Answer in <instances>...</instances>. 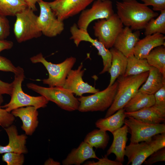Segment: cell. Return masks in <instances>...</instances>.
Wrapping results in <instances>:
<instances>
[{
  "label": "cell",
  "mask_w": 165,
  "mask_h": 165,
  "mask_svg": "<svg viewBox=\"0 0 165 165\" xmlns=\"http://www.w3.org/2000/svg\"><path fill=\"white\" fill-rule=\"evenodd\" d=\"M118 16L123 25L132 30L144 29L148 22L159 15L144 3L136 0H123L116 1Z\"/></svg>",
  "instance_id": "obj_1"
},
{
  "label": "cell",
  "mask_w": 165,
  "mask_h": 165,
  "mask_svg": "<svg viewBox=\"0 0 165 165\" xmlns=\"http://www.w3.org/2000/svg\"><path fill=\"white\" fill-rule=\"evenodd\" d=\"M148 73V71L137 75L121 76L117 78L116 92L113 102L108 109L105 118L124 108L145 81Z\"/></svg>",
  "instance_id": "obj_2"
},
{
  "label": "cell",
  "mask_w": 165,
  "mask_h": 165,
  "mask_svg": "<svg viewBox=\"0 0 165 165\" xmlns=\"http://www.w3.org/2000/svg\"><path fill=\"white\" fill-rule=\"evenodd\" d=\"M14 74L10 100L1 107L10 112L15 109L27 106H33L37 109L46 107L49 101L44 96H32L23 91L22 83L25 77L23 69L20 67L19 71Z\"/></svg>",
  "instance_id": "obj_3"
},
{
  "label": "cell",
  "mask_w": 165,
  "mask_h": 165,
  "mask_svg": "<svg viewBox=\"0 0 165 165\" xmlns=\"http://www.w3.org/2000/svg\"><path fill=\"white\" fill-rule=\"evenodd\" d=\"M29 89L45 97L64 110L72 112L78 110L80 102L73 93L63 87H46L29 83L27 84Z\"/></svg>",
  "instance_id": "obj_4"
},
{
  "label": "cell",
  "mask_w": 165,
  "mask_h": 165,
  "mask_svg": "<svg viewBox=\"0 0 165 165\" xmlns=\"http://www.w3.org/2000/svg\"><path fill=\"white\" fill-rule=\"evenodd\" d=\"M30 60L33 63H41L45 66L49 77L42 81L49 87H63L68 73L76 61L75 57H71L61 63L53 64L47 61L41 53L31 57Z\"/></svg>",
  "instance_id": "obj_5"
},
{
  "label": "cell",
  "mask_w": 165,
  "mask_h": 165,
  "mask_svg": "<svg viewBox=\"0 0 165 165\" xmlns=\"http://www.w3.org/2000/svg\"><path fill=\"white\" fill-rule=\"evenodd\" d=\"M34 12L27 8L16 16L13 31L18 43L38 38L42 35L37 23L38 16Z\"/></svg>",
  "instance_id": "obj_6"
},
{
  "label": "cell",
  "mask_w": 165,
  "mask_h": 165,
  "mask_svg": "<svg viewBox=\"0 0 165 165\" xmlns=\"http://www.w3.org/2000/svg\"><path fill=\"white\" fill-rule=\"evenodd\" d=\"M116 81L105 89L86 96L78 98L80 102L78 109L81 112H103L108 109L112 104L118 86Z\"/></svg>",
  "instance_id": "obj_7"
},
{
  "label": "cell",
  "mask_w": 165,
  "mask_h": 165,
  "mask_svg": "<svg viewBox=\"0 0 165 165\" xmlns=\"http://www.w3.org/2000/svg\"><path fill=\"white\" fill-rule=\"evenodd\" d=\"M123 28L116 13L107 19L99 20L93 26L94 36L107 49L113 47L115 41Z\"/></svg>",
  "instance_id": "obj_8"
},
{
  "label": "cell",
  "mask_w": 165,
  "mask_h": 165,
  "mask_svg": "<svg viewBox=\"0 0 165 165\" xmlns=\"http://www.w3.org/2000/svg\"><path fill=\"white\" fill-rule=\"evenodd\" d=\"M125 118L124 124L128 128L131 134L130 142L137 143L150 141L154 135L165 133L163 123L151 124L138 120L131 116Z\"/></svg>",
  "instance_id": "obj_9"
},
{
  "label": "cell",
  "mask_w": 165,
  "mask_h": 165,
  "mask_svg": "<svg viewBox=\"0 0 165 165\" xmlns=\"http://www.w3.org/2000/svg\"><path fill=\"white\" fill-rule=\"evenodd\" d=\"M38 3L40 13L37 16V23L42 34L49 37L60 34L64 29L63 21L57 18L48 2L40 0Z\"/></svg>",
  "instance_id": "obj_10"
},
{
  "label": "cell",
  "mask_w": 165,
  "mask_h": 165,
  "mask_svg": "<svg viewBox=\"0 0 165 165\" xmlns=\"http://www.w3.org/2000/svg\"><path fill=\"white\" fill-rule=\"evenodd\" d=\"M114 13L112 3L110 0H97L91 7L83 10L78 20V27L87 31L88 27L96 20L107 19Z\"/></svg>",
  "instance_id": "obj_11"
},
{
  "label": "cell",
  "mask_w": 165,
  "mask_h": 165,
  "mask_svg": "<svg viewBox=\"0 0 165 165\" xmlns=\"http://www.w3.org/2000/svg\"><path fill=\"white\" fill-rule=\"evenodd\" d=\"M71 36L70 39L73 40L74 43L78 46L82 41H86L91 43L98 50V55L102 59L103 68L100 74L108 72L110 68L112 55L111 53L104 45L97 39H94L89 35L87 31L79 28L77 25H74L70 28Z\"/></svg>",
  "instance_id": "obj_12"
},
{
  "label": "cell",
  "mask_w": 165,
  "mask_h": 165,
  "mask_svg": "<svg viewBox=\"0 0 165 165\" xmlns=\"http://www.w3.org/2000/svg\"><path fill=\"white\" fill-rule=\"evenodd\" d=\"M94 0H54L48 3L60 20L63 21L82 12Z\"/></svg>",
  "instance_id": "obj_13"
},
{
  "label": "cell",
  "mask_w": 165,
  "mask_h": 165,
  "mask_svg": "<svg viewBox=\"0 0 165 165\" xmlns=\"http://www.w3.org/2000/svg\"><path fill=\"white\" fill-rule=\"evenodd\" d=\"M81 63L78 68L72 69L68 73L63 87L76 96L81 97L85 93L94 94L99 91L98 89L83 80L82 76L85 69Z\"/></svg>",
  "instance_id": "obj_14"
},
{
  "label": "cell",
  "mask_w": 165,
  "mask_h": 165,
  "mask_svg": "<svg viewBox=\"0 0 165 165\" xmlns=\"http://www.w3.org/2000/svg\"><path fill=\"white\" fill-rule=\"evenodd\" d=\"M151 140L140 143H130L126 146L124 155L128 159L127 164L140 165L152 153L156 152Z\"/></svg>",
  "instance_id": "obj_15"
},
{
  "label": "cell",
  "mask_w": 165,
  "mask_h": 165,
  "mask_svg": "<svg viewBox=\"0 0 165 165\" xmlns=\"http://www.w3.org/2000/svg\"><path fill=\"white\" fill-rule=\"evenodd\" d=\"M139 30L133 32L129 27L123 28L117 36L113 47L127 57L134 55L135 46L140 39Z\"/></svg>",
  "instance_id": "obj_16"
},
{
  "label": "cell",
  "mask_w": 165,
  "mask_h": 165,
  "mask_svg": "<svg viewBox=\"0 0 165 165\" xmlns=\"http://www.w3.org/2000/svg\"><path fill=\"white\" fill-rule=\"evenodd\" d=\"M9 138V143L6 146L0 145V154L7 152L26 154L28 150L26 146L28 137L25 134H18L16 127L13 124L4 128Z\"/></svg>",
  "instance_id": "obj_17"
},
{
  "label": "cell",
  "mask_w": 165,
  "mask_h": 165,
  "mask_svg": "<svg viewBox=\"0 0 165 165\" xmlns=\"http://www.w3.org/2000/svg\"><path fill=\"white\" fill-rule=\"evenodd\" d=\"M11 113L15 117H18L21 120L22 125L21 128L25 134L32 135L38 124L37 109L34 106H29L15 109Z\"/></svg>",
  "instance_id": "obj_18"
},
{
  "label": "cell",
  "mask_w": 165,
  "mask_h": 165,
  "mask_svg": "<svg viewBox=\"0 0 165 165\" xmlns=\"http://www.w3.org/2000/svg\"><path fill=\"white\" fill-rule=\"evenodd\" d=\"M165 36L159 33L146 35L137 43L134 48V55L138 58L145 59L154 48L165 46Z\"/></svg>",
  "instance_id": "obj_19"
},
{
  "label": "cell",
  "mask_w": 165,
  "mask_h": 165,
  "mask_svg": "<svg viewBox=\"0 0 165 165\" xmlns=\"http://www.w3.org/2000/svg\"><path fill=\"white\" fill-rule=\"evenodd\" d=\"M128 128L124 125L112 133L113 136L112 143L107 152L108 156L111 153L116 156V161L122 163L124 161V153L128 140Z\"/></svg>",
  "instance_id": "obj_20"
},
{
  "label": "cell",
  "mask_w": 165,
  "mask_h": 165,
  "mask_svg": "<svg viewBox=\"0 0 165 165\" xmlns=\"http://www.w3.org/2000/svg\"><path fill=\"white\" fill-rule=\"evenodd\" d=\"M92 158L99 159L93 147L84 141L78 148L72 149L62 163L64 165H80L87 160Z\"/></svg>",
  "instance_id": "obj_21"
},
{
  "label": "cell",
  "mask_w": 165,
  "mask_h": 165,
  "mask_svg": "<svg viewBox=\"0 0 165 165\" xmlns=\"http://www.w3.org/2000/svg\"><path fill=\"white\" fill-rule=\"evenodd\" d=\"M125 113L127 116L151 124L161 123L165 121V111L154 105L134 112H125Z\"/></svg>",
  "instance_id": "obj_22"
},
{
  "label": "cell",
  "mask_w": 165,
  "mask_h": 165,
  "mask_svg": "<svg viewBox=\"0 0 165 165\" xmlns=\"http://www.w3.org/2000/svg\"><path fill=\"white\" fill-rule=\"evenodd\" d=\"M112 55L111 64L108 72L110 79L108 86L112 85L117 78L124 76L126 69L127 58L114 47L110 50Z\"/></svg>",
  "instance_id": "obj_23"
},
{
  "label": "cell",
  "mask_w": 165,
  "mask_h": 165,
  "mask_svg": "<svg viewBox=\"0 0 165 165\" xmlns=\"http://www.w3.org/2000/svg\"><path fill=\"white\" fill-rule=\"evenodd\" d=\"M148 76L139 91L149 94H154L165 85V77L156 68L151 66Z\"/></svg>",
  "instance_id": "obj_24"
},
{
  "label": "cell",
  "mask_w": 165,
  "mask_h": 165,
  "mask_svg": "<svg viewBox=\"0 0 165 165\" xmlns=\"http://www.w3.org/2000/svg\"><path fill=\"white\" fill-rule=\"evenodd\" d=\"M124 108L120 109L107 117L100 119L96 122V127L112 133L122 126L127 117Z\"/></svg>",
  "instance_id": "obj_25"
},
{
  "label": "cell",
  "mask_w": 165,
  "mask_h": 165,
  "mask_svg": "<svg viewBox=\"0 0 165 165\" xmlns=\"http://www.w3.org/2000/svg\"><path fill=\"white\" fill-rule=\"evenodd\" d=\"M155 103L154 94H149L138 91L123 108L125 112H134L152 106Z\"/></svg>",
  "instance_id": "obj_26"
},
{
  "label": "cell",
  "mask_w": 165,
  "mask_h": 165,
  "mask_svg": "<svg viewBox=\"0 0 165 165\" xmlns=\"http://www.w3.org/2000/svg\"><path fill=\"white\" fill-rule=\"evenodd\" d=\"M27 8L25 0H0V14L6 16H16Z\"/></svg>",
  "instance_id": "obj_27"
},
{
  "label": "cell",
  "mask_w": 165,
  "mask_h": 165,
  "mask_svg": "<svg viewBox=\"0 0 165 165\" xmlns=\"http://www.w3.org/2000/svg\"><path fill=\"white\" fill-rule=\"evenodd\" d=\"M109 137L106 131L99 129H94L86 136L84 141L92 147L104 150L106 147Z\"/></svg>",
  "instance_id": "obj_28"
},
{
  "label": "cell",
  "mask_w": 165,
  "mask_h": 165,
  "mask_svg": "<svg viewBox=\"0 0 165 165\" xmlns=\"http://www.w3.org/2000/svg\"><path fill=\"white\" fill-rule=\"evenodd\" d=\"M145 59L149 64L157 68L165 77V48L161 46L152 50Z\"/></svg>",
  "instance_id": "obj_29"
},
{
  "label": "cell",
  "mask_w": 165,
  "mask_h": 165,
  "mask_svg": "<svg viewBox=\"0 0 165 165\" xmlns=\"http://www.w3.org/2000/svg\"><path fill=\"white\" fill-rule=\"evenodd\" d=\"M127 58V65L124 76L137 75L149 71L151 66L146 59L138 58L134 55Z\"/></svg>",
  "instance_id": "obj_30"
},
{
  "label": "cell",
  "mask_w": 165,
  "mask_h": 165,
  "mask_svg": "<svg viewBox=\"0 0 165 165\" xmlns=\"http://www.w3.org/2000/svg\"><path fill=\"white\" fill-rule=\"evenodd\" d=\"M160 12L156 18L152 19L147 24L144 29L145 36L156 33L165 34V10Z\"/></svg>",
  "instance_id": "obj_31"
},
{
  "label": "cell",
  "mask_w": 165,
  "mask_h": 165,
  "mask_svg": "<svg viewBox=\"0 0 165 165\" xmlns=\"http://www.w3.org/2000/svg\"><path fill=\"white\" fill-rule=\"evenodd\" d=\"M2 160L7 165H22L24 162V154L13 152H7L3 153Z\"/></svg>",
  "instance_id": "obj_32"
},
{
  "label": "cell",
  "mask_w": 165,
  "mask_h": 165,
  "mask_svg": "<svg viewBox=\"0 0 165 165\" xmlns=\"http://www.w3.org/2000/svg\"><path fill=\"white\" fill-rule=\"evenodd\" d=\"M15 117L11 113L0 106V126L4 129L12 125Z\"/></svg>",
  "instance_id": "obj_33"
},
{
  "label": "cell",
  "mask_w": 165,
  "mask_h": 165,
  "mask_svg": "<svg viewBox=\"0 0 165 165\" xmlns=\"http://www.w3.org/2000/svg\"><path fill=\"white\" fill-rule=\"evenodd\" d=\"M20 68L16 67L10 60L0 55V71L11 72L15 74L19 71Z\"/></svg>",
  "instance_id": "obj_34"
},
{
  "label": "cell",
  "mask_w": 165,
  "mask_h": 165,
  "mask_svg": "<svg viewBox=\"0 0 165 165\" xmlns=\"http://www.w3.org/2000/svg\"><path fill=\"white\" fill-rule=\"evenodd\" d=\"M10 26L6 16L0 14V39H5L9 35Z\"/></svg>",
  "instance_id": "obj_35"
},
{
  "label": "cell",
  "mask_w": 165,
  "mask_h": 165,
  "mask_svg": "<svg viewBox=\"0 0 165 165\" xmlns=\"http://www.w3.org/2000/svg\"><path fill=\"white\" fill-rule=\"evenodd\" d=\"M147 160L144 162L145 165H150L159 162L165 161V147L152 153Z\"/></svg>",
  "instance_id": "obj_36"
},
{
  "label": "cell",
  "mask_w": 165,
  "mask_h": 165,
  "mask_svg": "<svg viewBox=\"0 0 165 165\" xmlns=\"http://www.w3.org/2000/svg\"><path fill=\"white\" fill-rule=\"evenodd\" d=\"M154 95L155 99L154 105L165 111V85L157 91Z\"/></svg>",
  "instance_id": "obj_37"
},
{
  "label": "cell",
  "mask_w": 165,
  "mask_h": 165,
  "mask_svg": "<svg viewBox=\"0 0 165 165\" xmlns=\"http://www.w3.org/2000/svg\"><path fill=\"white\" fill-rule=\"evenodd\" d=\"M147 6H152V10L154 11H160L165 10V0H141Z\"/></svg>",
  "instance_id": "obj_38"
},
{
  "label": "cell",
  "mask_w": 165,
  "mask_h": 165,
  "mask_svg": "<svg viewBox=\"0 0 165 165\" xmlns=\"http://www.w3.org/2000/svg\"><path fill=\"white\" fill-rule=\"evenodd\" d=\"M151 141L156 151L165 147V133L157 134L154 136Z\"/></svg>",
  "instance_id": "obj_39"
},
{
  "label": "cell",
  "mask_w": 165,
  "mask_h": 165,
  "mask_svg": "<svg viewBox=\"0 0 165 165\" xmlns=\"http://www.w3.org/2000/svg\"><path fill=\"white\" fill-rule=\"evenodd\" d=\"M84 165H122L123 163L116 160L113 161L109 159L105 155L104 157L99 159L98 161L95 162L94 161L86 162Z\"/></svg>",
  "instance_id": "obj_40"
},
{
  "label": "cell",
  "mask_w": 165,
  "mask_h": 165,
  "mask_svg": "<svg viewBox=\"0 0 165 165\" xmlns=\"http://www.w3.org/2000/svg\"><path fill=\"white\" fill-rule=\"evenodd\" d=\"M13 89L12 83H9L0 79V94H7L11 95Z\"/></svg>",
  "instance_id": "obj_41"
},
{
  "label": "cell",
  "mask_w": 165,
  "mask_h": 165,
  "mask_svg": "<svg viewBox=\"0 0 165 165\" xmlns=\"http://www.w3.org/2000/svg\"><path fill=\"white\" fill-rule=\"evenodd\" d=\"M13 46V43L12 41L6 40V39H0V53L4 50L11 49Z\"/></svg>",
  "instance_id": "obj_42"
},
{
  "label": "cell",
  "mask_w": 165,
  "mask_h": 165,
  "mask_svg": "<svg viewBox=\"0 0 165 165\" xmlns=\"http://www.w3.org/2000/svg\"><path fill=\"white\" fill-rule=\"evenodd\" d=\"M40 0H25L27 4L28 8L31 9L34 12L37 10L36 4L38 3Z\"/></svg>",
  "instance_id": "obj_43"
},
{
  "label": "cell",
  "mask_w": 165,
  "mask_h": 165,
  "mask_svg": "<svg viewBox=\"0 0 165 165\" xmlns=\"http://www.w3.org/2000/svg\"><path fill=\"white\" fill-rule=\"evenodd\" d=\"M60 163L58 161H54L53 159L49 158L44 163L45 165H60Z\"/></svg>",
  "instance_id": "obj_44"
},
{
  "label": "cell",
  "mask_w": 165,
  "mask_h": 165,
  "mask_svg": "<svg viewBox=\"0 0 165 165\" xmlns=\"http://www.w3.org/2000/svg\"><path fill=\"white\" fill-rule=\"evenodd\" d=\"M4 101V99L2 95L0 94V106L3 103Z\"/></svg>",
  "instance_id": "obj_45"
},
{
  "label": "cell",
  "mask_w": 165,
  "mask_h": 165,
  "mask_svg": "<svg viewBox=\"0 0 165 165\" xmlns=\"http://www.w3.org/2000/svg\"></svg>",
  "instance_id": "obj_46"
}]
</instances>
